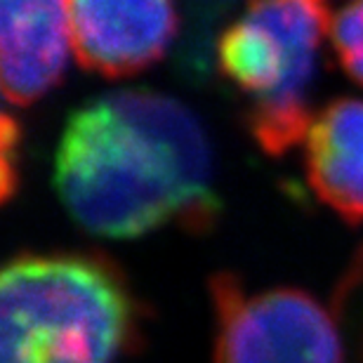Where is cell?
Instances as JSON below:
<instances>
[{"mask_svg": "<svg viewBox=\"0 0 363 363\" xmlns=\"http://www.w3.org/2000/svg\"><path fill=\"white\" fill-rule=\"evenodd\" d=\"M55 189L78 227L113 241L170 224L208 231L222 210L201 121L154 90L108 92L76 108L55 151Z\"/></svg>", "mask_w": 363, "mask_h": 363, "instance_id": "6da1fadb", "label": "cell"}, {"mask_svg": "<svg viewBox=\"0 0 363 363\" xmlns=\"http://www.w3.org/2000/svg\"><path fill=\"white\" fill-rule=\"evenodd\" d=\"M137 333L121 272L88 252H24L0 276V363H116Z\"/></svg>", "mask_w": 363, "mask_h": 363, "instance_id": "7a4b0ae2", "label": "cell"}, {"mask_svg": "<svg viewBox=\"0 0 363 363\" xmlns=\"http://www.w3.org/2000/svg\"><path fill=\"white\" fill-rule=\"evenodd\" d=\"M330 21L325 0H252L217 40V67L250 99L245 125L264 154L283 156L307 140L311 83Z\"/></svg>", "mask_w": 363, "mask_h": 363, "instance_id": "3957f363", "label": "cell"}, {"mask_svg": "<svg viewBox=\"0 0 363 363\" xmlns=\"http://www.w3.org/2000/svg\"><path fill=\"white\" fill-rule=\"evenodd\" d=\"M213 363H345L330 309L300 288L248 293L234 274L210 279Z\"/></svg>", "mask_w": 363, "mask_h": 363, "instance_id": "277c9868", "label": "cell"}, {"mask_svg": "<svg viewBox=\"0 0 363 363\" xmlns=\"http://www.w3.org/2000/svg\"><path fill=\"white\" fill-rule=\"evenodd\" d=\"M67 7L78 64L104 78L147 71L177 35L175 0H67Z\"/></svg>", "mask_w": 363, "mask_h": 363, "instance_id": "5b68a950", "label": "cell"}, {"mask_svg": "<svg viewBox=\"0 0 363 363\" xmlns=\"http://www.w3.org/2000/svg\"><path fill=\"white\" fill-rule=\"evenodd\" d=\"M69 52L67 0H0V81L10 104L28 106L57 88Z\"/></svg>", "mask_w": 363, "mask_h": 363, "instance_id": "8992f818", "label": "cell"}, {"mask_svg": "<svg viewBox=\"0 0 363 363\" xmlns=\"http://www.w3.org/2000/svg\"><path fill=\"white\" fill-rule=\"evenodd\" d=\"M304 163L318 201L345 222L363 224V99H335L314 116Z\"/></svg>", "mask_w": 363, "mask_h": 363, "instance_id": "52a82bcc", "label": "cell"}, {"mask_svg": "<svg viewBox=\"0 0 363 363\" xmlns=\"http://www.w3.org/2000/svg\"><path fill=\"white\" fill-rule=\"evenodd\" d=\"M328 38L347 76L363 85V0H352L333 14Z\"/></svg>", "mask_w": 363, "mask_h": 363, "instance_id": "ba28073f", "label": "cell"}, {"mask_svg": "<svg viewBox=\"0 0 363 363\" xmlns=\"http://www.w3.org/2000/svg\"><path fill=\"white\" fill-rule=\"evenodd\" d=\"M0 140H3V144H0V149H3V182H0V189H3V199L7 201L19 182L17 170H19V142H21L19 123L10 113H3Z\"/></svg>", "mask_w": 363, "mask_h": 363, "instance_id": "9c48e42d", "label": "cell"}]
</instances>
